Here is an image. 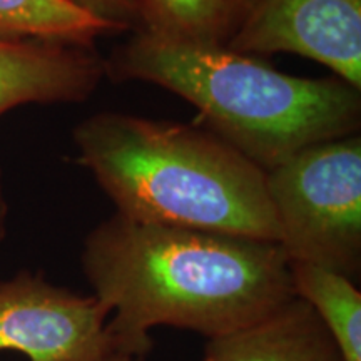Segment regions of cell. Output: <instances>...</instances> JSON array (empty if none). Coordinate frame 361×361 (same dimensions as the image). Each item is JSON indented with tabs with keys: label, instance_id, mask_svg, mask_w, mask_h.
<instances>
[{
	"label": "cell",
	"instance_id": "obj_1",
	"mask_svg": "<svg viewBox=\"0 0 361 361\" xmlns=\"http://www.w3.org/2000/svg\"><path fill=\"white\" fill-rule=\"evenodd\" d=\"M80 268L111 311L117 353L147 356L151 329L206 340L246 328L295 298L278 243L134 221L114 213L84 238Z\"/></svg>",
	"mask_w": 361,
	"mask_h": 361
},
{
	"label": "cell",
	"instance_id": "obj_2",
	"mask_svg": "<svg viewBox=\"0 0 361 361\" xmlns=\"http://www.w3.org/2000/svg\"><path fill=\"white\" fill-rule=\"evenodd\" d=\"M72 142L117 214L278 243L266 171L211 130L102 111L75 126Z\"/></svg>",
	"mask_w": 361,
	"mask_h": 361
},
{
	"label": "cell",
	"instance_id": "obj_3",
	"mask_svg": "<svg viewBox=\"0 0 361 361\" xmlns=\"http://www.w3.org/2000/svg\"><path fill=\"white\" fill-rule=\"evenodd\" d=\"M106 74L183 97L200 112L202 128L264 171L361 126L360 89L335 75L284 74L226 45L173 42L137 29L106 59Z\"/></svg>",
	"mask_w": 361,
	"mask_h": 361
},
{
	"label": "cell",
	"instance_id": "obj_4",
	"mask_svg": "<svg viewBox=\"0 0 361 361\" xmlns=\"http://www.w3.org/2000/svg\"><path fill=\"white\" fill-rule=\"evenodd\" d=\"M278 245L290 263H311L351 279L361 271V137L301 149L266 171Z\"/></svg>",
	"mask_w": 361,
	"mask_h": 361
},
{
	"label": "cell",
	"instance_id": "obj_5",
	"mask_svg": "<svg viewBox=\"0 0 361 361\" xmlns=\"http://www.w3.org/2000/svg\"><path fill=\"white\" fill-rule=\"evenodd\" d=\"M111 311L94 295L57 286L22 269L0 281V351L27 361H111Z\"/></svg>",
	"mask_w": 361,
	"mask_h": 361
},
{
	"label": "cell",
	"instance_id": "obj_6",
	"mask_svg": "<svg viewBox=\"0 0 361 361\" xmlns=\"http://www.w3.org/2000/svg\"><path fill=\"white\" fill-rule=\"evenodd\" d=\"M226 47L308 57L361 90V0H255Z\"/></svg>",
	"mask_w": 361,
	"mask_h": 361
},
{
	"label": "cell",
	"instance_id": "obj_7",
	"mask_svg": "<svg viewBox=\"0 0 361 361\" xmlns=\"http://www.w3.org/2000/svg\"><path fill=\"white\" fill-rule=\"evenodd\" d=\"M106 74L94 47L0 37V117L25 106L80 104Z\"/></svg>",
	"mask_w": 361,
	"mask_h": 361
},
{
	"label": "cell",
	"instance_id": "obj_8",
	"mask_svg": "<svg viewBox=\"0 0 361 361\" xmlns=\"http://www.w3.org/2000/svg\"><path fill=\"white\" fill-rule=\"evenodd\" d=\"M197 361H345L305 301L293 298L250 326L206 340Z\"/></svg>",
	"mask_w": 361,
	"mask_h": 361
},
{
	"label": "cell",
	"instance_id": "obj_9",
	"mask_svg": "<svg viewBox=\"0 0 361 361\" xmlns=\"http://www.w3.org/2000/svg\"><path fill=\"white\" fill-rule=\"evenodd\" d=\"M137 29L196 45H228L255 0H134Z\"/></svg>",
	"mask_w": 361,
	"mask_h": 361
},
{
	"label": "cell",
	"instance_id": "obj_10",
	"mask_svg": "<svg viewBox=\"0 0 361 361\" xmlns=\"http://www.w3.org/2000/svg\"><path fill=\"white\" fill-rule=\"evenodd\" d=\"M293 293L305 301L335 341L345 361H361V291L338 271L290 263Z\"/></svg>",
	"mask_w": 361,
	"mask_h": 361
},
{
	"label": "cell",
	"instance_id": "obj_11",
	"mask_svg": "<svg viewBox=\"0 0 361 361\" xmlns=\"http://www.w3.org/2000/svg\"><path fill=\"white\" fill-rule=\"evenodd\" d=\"M67 0H0V37L35 39L94 47L97 39L126 32Z\"/></svg>",
	"mask_w": 361,
	"mask_h": 361
},
{
	"label": "cell",
	"instance_id": "obj_12",
	"mask_svg": "<svg viewBox=\"0 0 361 361\" xmlns=\"http://www.w3.org/2000/svg\"><path fill=\"white\" fill-rule=\"evenodd\" d=\"M75 7L92 13L99 19L114 22V24L130 29L137 25V12L134 0H67Z\"/></svg>",
	"mask_w": 361,
	"mask_h": 361
},
{
	"label": "cell",
	"instance_id": "obj_13",
	"mask_svg": "<svg viewBox=\"0 0 361 361\" xmlns=\"http://www.w3.org/2000/svg\"><path fill=\"white\" fill-rule=\"evenodd\" d=\"M8 214H11V207H8L6 183H4V173H2V168H0V245L6 241L8 234Z\"/></svg>",
	"mask_w": 361,
	"mask_h": 361
},
{
	"label": "cell",
	"instance_id": "obj_14",
	"mask_svg": "<svg viewBox=\"0 0 361 361\" xmlns=\"http://www.w3.org/2000/svg\"><path fill=\"white\" fill-rule=\"evenodd\" d=\"M111 361H146V356H130L126 353H116Z\"/></svg>",
	"mask_w": 361,
	"mask_h": 361
}]
</instances>
